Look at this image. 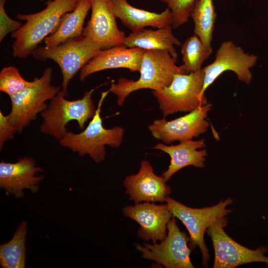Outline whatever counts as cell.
<instances>
[{"label":"cell","mask_w":268,"mask_h":268,"mask_svg":"<svg viewBox=\"0 0 268 268\" xmlns=\"http://www.w3.org/2000/svg\"><path fill=\"white\" fill-rule=\"evenodd\" d=\"M166 3L171 10L173 21L172 26L176 28L186 23L198 0H158Z\"/></svg>","instance_id":"26"},{"label":"cell","mask_w":268,"mask_h":268,"mask_svg":"<svg viewBox=\"0 0 268 268\" xmlns=\"http://www.w3.org/2000/svg\"><path fill=\"white\" fill-rule=\"evenodd\" d=\"M177 59L167 51L145 50L137 80L120 78L117 83L112 82L109 90L118 97L117 104L122 106L132 92L142 89L162 90L171 83L174 75L186 74L182 66L176 65Z\"/></svg>","instance_id":"2"},{"label":"cell","mask_w":268,"mask_h":268,"mask_svg":"<svg viewBox=\"0 0 268 268\" xmlns=\"http://www.w3.org/2000/svg\"><path fill=\"white\" fill-rule=\"evenodd\" d=\"M52 73L51 67L46 68L41 77L34 78L28 86L9 97L11 110L8 121L18 133L35 120L47 107L46 102L61 90V86L52 84Z\"/></svg>","instance_id":"6"},{"label":"cell","mask_w":268,"mask_h":268,"mask_svg":"<svg viewBox=\"0 0 268 268\" xmlns=\"http://www.w3.org/2000/svg\"><path fill=\"white\" fill-rule=\"evenodd\" d=\"M42 171L30 157L19 158L15 163L2 161L0 163V187L15 197L20 198L24 189L33 192L38 190L44 177L37 174Z\"/></svg>","instance_id":"16"},{"label":"cell","mask_w":268,"mask_h":268,"mask_svg":"<svg viewBox=\"0 0 268 268\" xmlns=\"http://www.w3.org/2000/svg\"><path fill=\"white\" fill-rule=\"evenodd\" d=\"M101 50L91 39L81 35L56 46L37 48L32 55L40 61L53 60L59 66L63 77L61 90L67 97L68 96L67 86L71 79Z\"/></svg>","instance_id":"5"},{"label":"cell","mask_w":268,"mask_h":268,"mask_svg":"<svg viewBox=\"0 0 268 268\" xmlns=\"http://www.w3.org/2000/svg\"><path fill=\"white\" fill-rule=\"evenodd\" d=\"M91 14L82 35L95 43L101 50L125 45L126 35L116 21L112 0H92Z\"/></svg>","instance_id":"13"},{"label":"cell","mask_w":268,"mask_h":268,"mask_svg":"<svg viewBox=\"0 0 268 268\" xmlns=\"http://www.w3.org/2000/svg\"><path fill=\"white\" fill-rule=\"evenodd\" d=\"M194 34L207 48L212 49L211 41L216 18L213 0H198L191 13Z\"/></svg>","instance_id":"22"},{"label":"cell","mask_w":268,"mask_h":268,"mask_svg":"<svg viewBox=\"0 0 268 268\" xmlns=\"http://www.w3.org/2000/svg\"><path fill=\"white\" fill-rule=\"evenodd\" d=\"M27 223L22 222L8 242L0 246V264L3 268L25 267Z\"/></svg>","instance_id":"23"},{"label":"cell","mask_w":268,"mask_h":268,"mask_svg":"<svg viewBox=\"0 0 268 268\" xmlns=\"http://www.w3.org/2000/svg\"><path fill=\"white\" fill-rule=\"evenodd\" d=\"M31 82L24 79L13 66L3 67L0 71V91L9 97L28 86Z\"/></svg>","instance_id":"25"},{"label":"cell","mask_w":268,"mask_h":268,"mask_svg":"<svg viewBox=\"0 0 268 268\" xmlns=\"http://www.w3.org/2000/svg\"><path fill=\"white\" fill-rule=\"evenodd\" d=\"M115 16L132 32L147 26L160 28L172 25L173 16L168 7L161 13L151 12L135 7L127 0H112Z\"/></svg>","instance_id":"19"},{"label":"cell","mask_w":268,"mask_h":268,"mask_svg":"<svg viewBox=\"0 0 268 268\" xmlns=\"http://www.w3.org/2000/svg\"><path fill=\"white\" fill-rule=\"evenodd\" d=\"M258 60L257 56L246 53L240 47L232 41L221 43L217 49L214 61L203 67V84L201 97L206 98L204 92L207 88L224 72H234L239 80L247 83H251L252 74L250 70Z\"/></svg>","instance_id":"11"},{"label":"cell","mask_w":268,"mask_h":268,"mask_svg":"<svg viewBox=\"0 0 268 268\" xmlns=\"http://www.w3.org/2000/svg\"><path fill=\"white\" fill-rule=\"evenodd\" d=\"M18 132L16 128L8 121V115L4 116L0 111V149L1 150L4 143L14 138L15 134Z\"/></svg>","instance_id":"28"},{"label":"cell","mask_w":268,"mask_h":268,"mask_svg":"<svg viewBox=\"0 0 268 268\" xmlns=\"http://www.w3.org/2000/svg\"><path fill=\"white\" fill-rule=\"evenodd\" d=\"M123 214L140 225L137 235L141 239L153 243L166 237L167 224L173 216L167 203L158 205L148 202L125 206Z\"/></svg>","instance_id":"14"},{"label":"cell","mask_w":268,"mask_h":268,"mask_svg":"<svg viewBox=\"0 0 268 268\" xmlns=\"http://www.w3.org/2000/svg\"><path fill=\"white\" fill-rule=\"evenodd\" d=\"M6 0H0V41L1 42L9 33L19 29L21 23L11 18L7 14L4 5Z\"/></svg>","instance_id":"27"},{"label":"cell","mask_w":268,"mask_h":268,"mask_svg":"<svg viewBox=\"0 0 268 268\" xmlns=\"http://www.w3.org/2000/svg\"><path fill=\"white\" fill-rule=\"evenodd\" d=\"M79 0H49L46 7L38 12L18 13L16 18L25 23L11 33L15 39L12 55L22 59L32 55L38 45L56 30L62 17L72 11Z\"/></svg>","instance_id":"1"},{"label":"cell","mask_w":268,"mask_h":268,"mask_svg":"<svg viewBox=\"0 0 268 268\" xmlns=\"http://www.w3.org/2000/svg\"><path fill=\"white\" fill-rule=\"evenodd\" d=\"M163 176L156 175L147 160L141 162L137 173L125 177L124 185L126 194L135 203L141 202H165L171 193Z\"/></svg>","instance_id":"15"},{"label":"cell","mask_w":268,"mask_h":268,"mask_svg":"<svg viewBox=\"0 0 268 268\" xmlns=\"http://www.w3.org/2000/svg\"><path fill=\"white\" fill-rule=\"evenodd\" d=\"M203 78L202 69L188 74L178 73L169 86L153 91L164 117L178 112H191L207 103L206 98L201 97Z\"/></svg>","instance_id":"8"},{"label":"cell","mask_w":268,"mask_h":268,"mask_svg":"<svg viewBox=\"0 0 268 268\" xmlns=\"http://www.w3.org/2000/svg\"><path fill=\"white\" fill-rule=\"evenodd\" d=\"M110 92H103L95 113L86 128L80 133L67 132L60 140V144L77 152L80 156L88 154L96 163L103 161L106 154L105 145L117 147L122 143L124 130L119 126L106 129L100 113L103 102Z\"/></svg>","instance_id":"3"},{"label":"cell","mask_w":268,"mask_h":268,"mask_svg":"<svg viewBox=\"0 0 268 268\" xmlns=\"http://www.w3.org/2000/svg\"><path fill=\"white\" fill-rule=\"evenodd\" d=\"M228 219L225 216L215 220L206 230L211 239L214 252V268H233L241 265L262 262L268 266L267 246L252 250L232 239L225 232Z\"/></svg>","instance_id":"9"},{"label":"cell","mask_w":268,"mask_h":268,"mask_svg":"<svg viewBox=\"0 0 268 268\" xmlns=\"http://www.w3.org/2000/svg\"><path fill=\"white\" fill-rule=\"evenodd\" d=\"M205 146V139L197 140L187 139L177 145H166L159 143L153 148L160 150L169 155L171 160L168 168L163 172L162 176L167 182L172 176L180 169L189 166L204 167L206 150L201 149Z\"/></svg>","instance_id":"18"},{"label":"cell","mask_w":268,"mask_h":268,"mask_svg":"<svg viewBox=\"0 0 268 268\" xmlns=\"http://www.w3.org/2000/svg\"><path fill=\"white\" fill-rule=\"evenodd\" d=\"M95 89L85 92L82 98L68 100L61 90L50 101L41 115L43 122L40 132L61 140L67 132V124L74 120L83 130L85 123L95 115L96 107L92 99Z\"/></svg>","instance_id":"4"},{"label":"cell","mask_w":268,"mask_h":268,"mask_svg":"<svg viewBox=\"0 0 268 268\" xmlns=\"http://www.w3.org/2000/svg\"><path fill=\"white\" fill-rule=\"evenodd\" d=\"M233 201L231 198H228L212 206L197 208L188 207L169 196L166 198L165 202L173 216L182 221L189 232L191 249L199 247L203 266L207 267L210 258L204 240V233L215 220L231 212L227 207Z\"/></svg>","instance_id":"7"},{"label":"cell","mask_w":268,"mask_h":268,"mask_svg":"<svg viewBox=\"0 0 268 268\" xmlns=\"http://www.w3.org/2000/svg\"><path fill=\"white\" fill-rule=\"evenodd\" d=\"M188 235L181 231L173 217L167 224V234L160 243L136 245L142 257L151 260L166 268H193L190 254L192 249L188 246Z\"/></svg>","instance_id":"10"},{"label":"cell","mask_w":268,"mask_h":268,"mask_svg":"<svg viewBox=\"0 0 268 268\" xmlns=\"http://www.w3.org/2000/svg\"><path fill=\"white\" fill-rule=\"evenodd\" d=\"M211 107L212 104L207 103L171 121L156 120L148 126L149 130L154 138L165 143L197 137L207 131L209 124L206 118Z\"/></svg>","instance_id":"12"},{"label":"cell","mask_w":268,"mask_h":268,"mask_svg":"<svg viewBox=\"0 0 268 268\" xmlns=\"http://www.w3.org/2000/svg\"><path fill=\"white\" fill-rule=\"evenodd\" d=\"M212 49L206 48L196 34L188 38L183 44L181 53L186 74L202 69V65L209 57Z\"/></svg>","instance_id":"24"},{"label":"cell","mask_w":268,"mask_h":268,"mask_svg":"<svg viewBox=\"0 0 268 268\" xmlns=\"http://www.w3.org/2000/svg\"><path fill=\"white\" fill-rule=\"evenodd\" d=\"M145 50L117 46L102 50L80 70L79 78L83 81L95 72L112 68H126L132 71H139Z\"/></svg>","instance_id":"17"},{"label":"cell","mask_w":268,"mask_h":268,"mask_svg":"<svg viewBox=\"0 0 268 268\" xmlns=\"http://www.w3.org/2000/svg\"><path fill=\"white\" fill-rule=\"evenodd\" d=\"M172 26L169 25L157 30L143 29L132 32L126 36L125 45L128 48H139L145 50H162L168 52L177 59L174 45L180 46V41L172 33Z\"/></svg>","instance_id":"20"},{"label":"cell","mask_w":268,"mask_h":268,"mask_svg":"<svg viewBox=\"0 0 268 268\" xmlns=\"http://www.w3.org/2000/svg\"><path fill=\"white\" fill-rule=\"evenodd\" d=\"M92 0H80L75 8L62 18L56 30L44 40L45 46L54 47L82 35L85 19L91 9Z\"/></svg>","instance_id":"21"},{"label":"cell","mask_w":268,"mask_h":268,"mask_svg":"<svg viewBox=\"0 0 268 268\" xmlns=\"http://www.w3.org/2000/svg\"><path fill=\"white\" fill-rule=\"evenodd\" d=\"M40 0V1H43V0Z\"/></svg>","instance_id":"29"}]
</instances>
